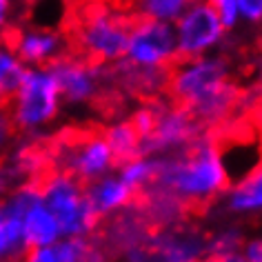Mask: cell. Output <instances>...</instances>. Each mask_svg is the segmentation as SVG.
Instances as JSON below:
<instances>
[{
  "label": "cell",
  "mask_w": 262,
  "mask_h": 262,
  "mask_svg": "<svg viewBox=\"0 0 262 262\" xmlns=\"http://www.w3.org/2000/svg\"><path fill=\"white\" fill-rule=\"evenodd\" d=\"M240 253L245 262H262V235H247Z\"/></svg>",
  "instance_id": "obj_29"
},
{
  "label": "cell",
  "mask_w": 262,
  "mask_h": 262,
  "mask_svg": "<svg viewBox=\"0 0 262 262\" xmlns=\"http://www.w3.org/2000/svg\"><path fill=\"white\" fill-rule=\"evenodd\" d=\"M5 45L20 58L25 67H47L67 54V38L54 27H23L5 36Z\"/></svg>",
  "instance_id": "obj_11"
},
{
  "label": "cell",
  "mask_w": 262,
  "mask_h": 262,
  "mask_svg": "<svg viewBox=\"0 0 262 262\" xmlns=\"http://www.w3.org/2000/svg\"><path fill=\"white\" fill-rule=\"evenodd\" d=\"M240 20L247 25H262V0H235Z\"/></svg>",
  "instance_id": "obj_27"
},
{
  "label": "cell",
  "mask_w": 262,
  "mask_h": 262,
  "mask_svg": "<svg viewBox=\"0 0 262 262\" xmlns=\"http://www.w3.org/2000/svg\"><path fill=\"white\" fill-rule=\"evenodd\" d=\"M116 173L120 176L124 180V185L138 198L142 191H147L156 182V158L154 156L140 154V156H136V158L122 160V162H118Z\"/></svg>",
  "instance_id": "obj_22"
},
{
  "label": "cell",
  "mask_w": 262,
  "mask_h": 262,
  "mask_svg": "<svg viewBox=\"0 0 262 262\" xmlns=\"http://www.w3.org/2000/svg\"><path fill=\"white\" fill-rule=\"evenodd\" d=\"M20 222H23V238H25L27 249L45 247V245H51V242L62 238L60 225H58V220L54 218V213L47 209V205L42 202V195H40V200H36L34 205L23 213Z\"/></svg>",
  "instance_id": "obj_19"
},
{
  "label": "cell",
  "mask_w": 262,
  "mask_h": 262,
  "mask_svg": "<svg viewBox=\"0 0 262 262\" xmlns=\"http://www.w3.org/2000/svg\"><path fill=\"white\" fill-rule=\"evenodd\" d=\"M114 255L98 233L87 238H60L51 245L27 249L20 262H111Z\"/></svg>",
  "instance_id": "obj_14"
},
{
  "label": "cell",
  "mask_w": 262,
  "mask_h": 262,
  "mask_svg": "<svg viewBox=\"0 0 262 262\" xmlns=\"http://www.w3.org/2000/svg\"><path fill=\"white\" fill-rule=\"evenodd\" d=\"M211 3H218V0H211Z\"/></svg>",
  "instance_id": "obj_33"
},
{
  "label": "cell",
  "mask_w": 262,
  "mask_h": 262,
  "mask_svg": "<svg viewBox=\"0 0 262 262\" xmlns=\"http://www.w3.org/2000/svg\"><path fill=\"white\" fill-rule=\"evenodd\" d=\"M62 96L49 67H27L20 84L7 102L14 129L20 134H38L58 118Z\"/></svg>",
  "instance_id": "obj_4"
},
{
  "label": "cell",
  "mask_w": 262,
  "mask_h": 262,
  "mask_svg": "<svg viewBox=\"0 0 262 262\" xmlns=\"http://www.w3.org/2000/svg\"><path fill=\"white\" fill-rule=\"evenodd\" d=\"M23 3H25V5H29V7H31V5L38 3V0H23Z\"/></svg>",
  "instance_id": "obj_32"
},
{
  "label": "cell",
  "mask_w": 262,
  "mask_h": 262,
  "mask_svg": "<svg viewBox=\"0 0 262 262\" xmlns=\"http://www.w3.org/2000/svg\"><path fill=\"white\" fill-rule=\"evenodd\" d=\"M131 20L109 7H94L76 27V45L87 60L96 64H116L127 51Z\"/></svg>",
  "instance_id": "obj_5"
},
{
  "label": "cell",
  "mask_w": 262,
  "mask_h": 262,
  "mask_svg": "<svg viewBox=\"0 0 262 262\" xmlns=\"http://www.w3.org/2000/svg\"><path fill=\"white\" fill-rule=\"evenodd\" d=\"M147 242L158 253L160 262H207V233L185 222L154 229Z\"/></svg>",
  "instance_id": "obj_13"
},
{
  "label": "cell",
  "mask_w": 262,
  "mask_h": 262,
  "mask_svg": "<svg viewBox=\"0 0 262 262\" xmlns=\"http://www.w3.org/2000/svg\"><path fill=\"white\" fill-rule=\"evenodd\" d=\"M136 200H138L142 213L147 215L149 225L154 229L176 227V225H182V222L187 220L189 207L178 198V195H173L169 189L160 187V185H151Z\"/></svg>",
  "instance_id": "obj_16"
},
{
  "label": "cell",
  "mask_w": 262,
  "mask_h": 262,
  "mask_svg": "<svg viewBox=\"0 0 262 262\" xmlns=\"http://www.w3.org/2000/svg\"><path fill=\"white\" fill-rule=\"evenodd\" d=\"M122 60L140 69H169L178 60L173 25L151 18H138L131 23Z\"/></svg>",
  "instance_id": "obj_9"
},
{
  "label": "cell",
  "mask_w": 262,
  "mask_h": 262,
  "mask_svg": "<svg viewBox=\"0 0 262 262\" xmlns=\"http://www.w3.org/2000/svg\"><path fill=\"white\" fill-rule=\"evenodd\" d=\"M47 67L56 76L62 102L80 107V104H89L91 100H96L98 94H100L102 74L98 69V64L87 60L84 56L62 54Z\"/></svg>",
  "instance_id": "obj_10"
},
{
  "label": "cell",
  "mask_w": 262,
  "mask_h": 262,
  "mask_svg": "<svg viewBox=\"0 0 262 262\" xmlns=\"http://www.w3.org/2000/svg\"><path fill=\"white\" fill-rule=\"evenodd\" d=\"M193 0H136L140 18H151L160 23H176Z\"/></svg>",
  "instance_id": "obj_24"
},
{
  "label": "cell",
  "mask_w": 262,
  "mask_h": 262,
  "mask_svg": "<svg viewBox=\"0 0 262 262\" xmlns=\"http://www.w3.org/2000/svg\"><path fill=\"white\" fill-rule=\"evenodd\" d=\"M42 202L60 225L62 238H87L100 227V220L91 209L84 185L62 169H51L36 178Z\"/></svg>",
  "instance_id": "obj_3"
},
{
  "label": "cell",
  "mask_w": 262,
  "mask_h": 262,
  "mask_svg": "<svg viewBox=\"0 0 262 262\" xmlns=\"http://www.w3.org/2000/svg\"><path fill=\"white\" fill-rule=\"evenodd\" d=\"M178 58H195L215 54L229 31L222 27L220 16L211 0H193L173 23Z\"/></svg>",
  "instance_id": "obj_7"
},
{
  "label": "cell",
  "mask_w": 262,
  "mask_h": 262,
  "mask_svg": "<svg viewBox=\"0 0 262 262\" xmlns=\"http://www.w3.org/2000/svg\"><path fill=\"white\" fill-rule=\"evenodd\" d=\"M154 185L169 189L187 207H205L220 200L231 180L220 160L218 142L205 134L185 151L158 156Z\"/></svg>",
  "instance_id": "obj_2"
},
{
  "label": "cell",
  "mask_w": 262,
  "mask_h": 262,
  "mask_svg": "<svg viewBox=\"0 0 262 262\" xmlns=\"http://www.w3.org/2000/svg\"><path fill=\"white\" fill-rule=\"evenodd\" d=\"M84 195H87L89 205L100 222L136 202V193L124 185V180L116 171L104 173L100 178L87 182L84 185Z\"/></svg>",
  "instance_id": "obj_15"
},
{
  "label": "cell",
  "mask_w": 262,
  "mask_h": 262,
  "mask_svg": "<svg viewBox=\"0 0 262 262\" xmlns=\"http://www.w3.org/2000/svg\"><path fill=\"white\" fill-rule=\"evenodd\" d=\"M54 169L71 173L82 185L100 178L104 173L116 171L118 160L109 149L102 134L89 131V134L71 136L67 140H60L51 154Z\"/></svg>",
  "instance_id": "obj_6"
},
{
  "label": "cell",
  "mask_w": 262,
  "mask_h": 262,
  "mask_svg": "<svg viewBox=\"0 0 262 262\" xmlns=\"http://www.w3.org/2000/svg\"><path fill=\"white\" fill-rule=\"evenodd\" d=\"M14 136H16V129H14V122H11V118H9L7 104H0V154L11 145Z\"/></svg>",
  "instance_id": "obj_28"
},
{
  "label": "cell",
  "mask_w": 262,
  "mask_h": 262,
  "mask_svg": "<svg viewBox=\"0 0 262 262\" xmlns=\"http://www.w3.org/2000/svg\"><path fill=\"white\" fill-rule=\"evenodd\" d=\"M245 238H247V233L238 225H227V227H220L215 231H211L207 235V262L218 258L222 253L240 251Z\"/></svg>",
  "instance_id": "obj_25"
},
{
  "label": "cell",
  "mask_w": 262,
  "mask_h": 262,
  "mask_svg": "<svg viewBox=\"0 0 262 262\" xmlns=\"http://www.w3.org/2000/svg\"><path fill=\"white\" fill-rule=\"evenodd\" d=\"M11 5H14V0H0V34H5V29H7Z\"/></svg>",
  "instance_id": "obj_30"
},
{
  "label": "cell",
  "mask_w": 262,
  "mask_h": 262,
  "mask_svg": "<svg viewBox=\"0 0 262 262\" xmlns=\"http://www.w3.org/2000/svg\"><path fill=\"white\" fill-rule=\"evenodd\" d=\"M151 231H154V227L149 225L147 215L142 213L138 200H136L134 205L124 207L122 211L104 218L96 233L104 242V247L111 251V255L118 258V255H122L129 249L147 242Z\"/></svg>",
  "instance_id": "obj_12"
},
{
  "label": "cell",
  "mask_w": 262,
  "mask_h": 262,
  "mask_svg": "<svg viewBox=\"0 0 262 262\" xmlns=\"http://www.w3.org/2000/svg\"><path fill=\"white\" fill-rule=\"evenodd\" d=\"M209 262H245V258H242L240 251H231V253H222V255H218V258H213Z\"/></svg>",
  "instance_id": "obj_31"
},
{
  "label": "cell",
  "mask_w": 262,
  "mask_h": 262,
  "mask_svg": "<svg viewBox=\"0 0 262 262\" xmlns=\"http://www.w3.org/2000/svg\"><path fill=\"white\" fill-rule=\"evenodd\" d=\"M213 5H215V11H218V16H220L222 27L227 31L238 29V25L242 23L240 11H238V3H235V0H218V3H213Z\"/></svg>",
  "instance_id": "obj_26"
},
{
  "label": "cell",
  "mask_w": 262,
  "mask_h": 262,
  "mask_svg": "<svg viewBox=\"0 0 262 262\" xmlns=\"http://www.w3.org/2000/svg\"><path fill=\"white\" fill-rule=\"evenodd\" d=\"M220 202L231 215H262V165L231 182L220 195Z\"/></svg>",
  "instance_id": "obj_17"
},
{
  "label": "cell",
  "mask_w": 262,
  "mask_h": 262,
  "mask_svg": "<svg viewBox=\"0 0 262 262\" xmlns=\"http://www.w3.org/2000/svg\"><path fill=\"white\" fill-rule=\"evenodd\" d=\"M167 91L205 129L225 122L238 102L231 64L220 54L178 58L169 67Z\"/></svg>",
  "instance_id": "obj_1"
},
{
  "label": "cell",
  "mask_w": 262,
  "mask_h": 262,
  "mask_svg": "<svg viewBox=\"0 0 262 262\" xmlns=\"http://www.w3.org/2000/svg\"><path fill=\"white\" fill-rule=\"evenodd\" d=\"M218 151L231 182L245 178L258 165H262V140L258 138L245 136V138H231L229 142H218Z\"/></svg>",
  "instance_id": "obj_18"
},
{
  "label": "cell",
  "mask_w": 262,
  "mask_h": 262,
  "mask_svg": "<svg viewBox=\"0 0 262 262\" xmlns=\"http://www.w3.org/2000/svg\"><path fill=\"white\" fill-rule=\"evenodd\" d=\"M207 129L182 107V104L156 102V120L151 131L142 138L145 156H173L189 149Z\"/></svg>",
  "instance_id": "obj_8"
},
{
  "label": "cell",
  "mask_w": 262,
  "mask_h": 262,
  "mask_svg": "<svg viewBox=\"0 0 262 262\" xmlns=\"http://www.w3.org/2000/svg\"><path fill=\"white\" fill-rule=\"evenodd\" d=\"M124 64H127V69L118 71V76L122 78V87L131 89L134 94L156 98L167 89L169 69H140L129 62H124Z\"/></svg>",
  "instance_id": "obj_21"
},
{
  "label": "cell",
  "mask_w": 262,
  "mask_h": 262,
  "mask_svg": "<svg viewBox=\"0 0 262 262\" xmlns=\"http://www.w3.org/2000/svg\"><path fill=\"white\" fill-rule=\"evenodd\" d=\"M104 140H107L109 149L114 151L116 160H129L142 154V138L136 131V127L131 124V120H116L109 127H104L102 131Z\"/></svg>",
  "instance_id": "obj_20"
},
{
  "label": "cell",
  "mask_w": 262,
  "mask_h": 262,
  "mask_svg": "<svg viewBox=\"0 0 262 262\" xmlns=\"http://www.w3.org/2000/svg\"><path fill=\"white\" fill-rule=\"evenodd\" d=\"M25 64L5 42H0V104H7L20 84Z\"/></svg>",
  "instance_id": "obj_23"
}]
</instances>
